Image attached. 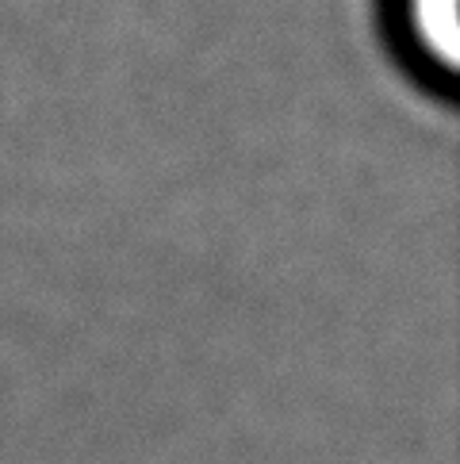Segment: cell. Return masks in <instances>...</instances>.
Wrapping results in <instances>:
<instances>
[{"label":"cell","mask_w":460,"mask_h":464,"mask_svg":"<svg viewBox=\"0 0 460 464\" xmlns=\"http://www.w3.org/2000/svg\"><path fill=\"white\" fill-rule=\"evenodd\" d=\"M403 20L410 43L449 70L456 62V0H403Z\"/></svg>","instance_id":"cell-1"}]
</instances>
